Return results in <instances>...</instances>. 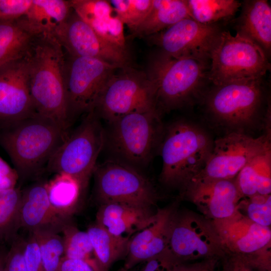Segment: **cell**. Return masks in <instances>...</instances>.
I'll return each instance as SVG.
<instances>
[{
	"label": "cell",
	"mask_w": 271,
	"mask_h": 271,
	"mask_svg": "<svg viewBox=\"0 0 271 271\" xmlns=\"http://www.w3.org/2000/svg\"><path fill=\"white\" fill-rule=\"evenodd\" d=\"M26 57L36 112L67 130L71 121L64 85L63 48L52 35H35Z\"/></svg>",
	"instance_id": "6da1fadb"
},
{
	"label": "cell",
	"mask_w": 271,
	"mask_h": 271,
	"mask_svg": "<svg viewBox=\"0 0 271 271\" xmlns=\"http://www.w3.org/2000/svg\"><path fill=\"white\" fill-rule=\"evenodd\" d=\"M214 140L204 128L179 119L164 128L159 149L162 159L160 180L180 190L204 169Z\"/></svg>",
	"instance_id": "7a4b0ae2"
},
{
	"label": "cell",
	"mask_w": 271,
	"mask_h": 271,
	"mask_svg": "<svg viewBox=\"0 0 271 271\" xmlns=\"http://www.w3.org/2000/svg\"><path fill=\"white\" fill-rule=\"evenodd\" d=\"M209 64L190 56L174 57L160 52L147 74L155 87L157 110L164 112L192 105L207 90Z\"/></svg>",
	"instance_id": "3957f363"
},
{
	"label": "cell",
	"mask_w": 271,
	"mask_h": 271,
	"mask_svg": "<svg viewBox=\"0 0 271 271\" xmlns=\"http://www.w3.org/2000/svg\"><path fill=\"white\" fill-rule=\"evenodd\" d=\"M0 137L18 175L37 172L66 139V130L52 120L35 113L10 123Z\"/></svg>",
	"instance_id": "277c9868"
},
{
	"label": "cell",
	"mask_w": 271,
	"mask_h": 271,
	"mask_svg": "<svg viewBox=\"0 0 271 271\" xmlns=\"http://www.w3.org/2000/svg\"><path fill=\"white\" fill-rule=\"evenodd\" d=\"M262 79L213 85L202 97L207 112L215 122L229 129V131L245 133L246 129L253 128L260 120L265 122Z\"/></svg>",
	"instance_id": "5b68a950"
},
{
	"label": "cell",
	"mask_w": 271,
	"mask_h": 271,
	"mask_svg": "<svg viewBox=\"0 0 271 271\" xmlns=\"http://www.w3.org/2000/svg\"><path fill=\"white\" fill-rule=\"evenodd\" d=\"M108 124L105 146L112 158L139 170L148 166L159 148L164 130L158 111L132 113Z\"/></svg>",
	"instance_id": "8992f818"
},
{
	"label": "cell",
	"mask_w": 271,
	"mask_h": 271,
	"mask_svg": "<svg viewBox=\"0 0 271 271\" xmlns=\"http://www.w3.org/2000/svg\"><path fill=\"white\" fill-rule=\"evenodd\" d=\"M270 69L263 50L248 39L222 30L210 55L208 78L213 85L263 78Z\"/></svg>",
	"instance_id": "52a82bcc"
},
{
	"label": "cell",
	"mask_w": 271,
	"mask_h": 271,
	"mask_svg": "<svg viewBox=\"0 0 271 271\" xmlns=\"http://www.w3.org/2000/svg\"><path fill=\"white\" fill-rule=\"evenodd\" d=\"M154 110H157L153 83L147 74L128 65L111 75L94 109L108 123L128 114Z\"/></svg>",
	"instance_id": "ba28073f"
},
{
	"label": "cell",
	"mask_w": 271,
	"mask_h": 271,
	"mask_svg": "<svg viewBox=\"0 0 271 271\" xmlns=\"http://www.w3.org/2000/svg\"><path fill=\"white\" fill-rule=\"evenodd\" d=\"M105 143V130L100 117L94 110L88 112L50 158L48 168L88 184Z\"/></svg>",
	"instance_id": "9c48e42d"
},
{
	"label": "cell",
	"mask_w": 271,
	"mask_h": 271,
	"mask_svg": "<svg viewBox=\"0 0 271 271\" xmlns=\"http://www.w3.org/2000/svg\"><path fill=\"white\" fill-rule=\"evenodd\" d=\"M94 192L100 204L117 202L144 207L155 205V187L140 170L111 158L94 169Z\"/></svg>",
	"instance_id": "30bf717a"
},
{
	"label": "cell",
	"mask_w": 271,
	"mask_h": 271,
	"mask_svg": "<svg viewBox=\"0 0 271 271\" xmlns=\"http://www.w3.org/2000/svg\"><path fill=\"white\" fill-rule=\"evenodd\" d=\"M63 79L70 120L94 110L98 97L117 65L65 53Z\"/></svg>",
	"instance_id": "8fae6325"
},
{
	"label": "cell",
	"mask_w": 271,
	"mask_h": 271,
	"mask_svg": "<svg viewBox=\"0 0 271 271\" xmlns=\"http://www.w3.org/2000/svg\"><path fill=\"white\" fill-rule=\"evenodd\" d=\"M167 249L179 262L221 259L227 254L211 220L179 208L173 219Z\"/></svg>",
	"instance_id": "7c38bea8"
},
{
	"label": "cell",
	"mask_w": 271,
	"mask_h": 271,
	"mask_svg": "<svg viewBox=\"0 0 271 271\" xmlns=\"http://www.w3.org/2000/svg\"><path fill=\"white\" fill-rule=\"evenodd\" d=\"M270 148V137L265 134L254 138L244 132L229 131L214 140L205 167L195 177L235 179L249 161Z\"/></svg>",
	"instance_id": "4fadbf2b"
},
{
	"label": "cell",
	"mask_w": 271,
	"mask_h": 271,
	"mask_svg": "<svg viewBox=\"0 0 271 271\" xmlns=\"http://www.w3.org/2000/svg\"><path fill=\"white\" fill-rule=\"evenodd\" d=\"M222 31L219 25H204L186 18L150 37L166 55L190 56L209 64L211 53Z\"/></svg>",
	"instance_id": "5bb4252c"
},
{
	"label": "cell",
	"mask_w": 271,
	"mask_h": 271,
	"mask_svg": "<svg viewBox=\"0 0 271 271\" xmlns=\"http://www.w3.org/2000/svg\"><path fill=\"white\" fill-rule=\"evenodd\" d=\"M55 37L69 56L96 58L120 67L128 65L129 58L126 49L116 47L100 37L72 8Z\"/></svg>",
	"instance_id": "9a60e30c"
},
{
	"label": "cell",
	"mask_w": 271,
	"mask_h": 271,
	"mask_svg": "<svg viewBox=\"0 0 271 271\" xmlns=\"http://www.w3.org/2000/svg\"><path fill=\"white\" fill-rule=\"evenodd\" d=\"M211 221L227 253L271 261L270 227L253 222L237 210L228 217Z\"/></svg>",
	"instance_id": "2e32d148"
},
{
	"label": "cell",
	"mask_w": 271,
	"mask_h": 271,
	"mask_svg": "<svg viewBox=\"0 0 271 271\" xmlns=\"http://www.w3.org/2000/svg\"><path fill=\"white\" fill-rule=\"evenodd\" d=\"M242 198L235 179L194 177L180 190L179 199L192 202L202 215L213 220L233 214Z\"/></svg>",
	"instance_id": "e0dca14e"
},
{
	"label": "cell",
	"mask_w": 271,
	"mask_h": 271,
	"mask_svg": "<svg viewBox=\"0 0 271 271\" xmlns=\"http://www.w3.org/2000/svg\"><path fill=\"white\" fill-rule=\"evenodd\" d=\"M35 113L25 55L0 67V120L11 123Z\"/></svg>",
	"instance_id": "ac0fdd59"
},
{
	"label": "cell",
	"mask_w": 271,
	"mask_h": 271,
	"mask_svg": "<svg viewBox=\"0 0 271 271\" xmlns=\"http://www.w3.org/2000/svg\"><path fill=\"white\" fill-rule=\"evenodd\" d=\"M179 200L157 209L153 221L132 237L128 243L124 267L129 270L167 249Z\"/></svg>",
	"instance_id": "d6986e66"
},
{
	"label": "cell",
	"mask_w": 271,
	"mask_h": 271,
	"mask_svg": "<svg viewBox=\"0 0 271 271\" xmlns=\"http://www.w3.org/2000/svg\"><path fill=\"white\" fill-rule=\"evenodd\" d=\"M152 208L117 202L101 204L95 222L111 234L130 240L154 220L156 211Z\"/></svg>",
	"instance_id": "ffe728a7"
},
{
	"label": "cell",
	"mask_w": 271,
	"mask_h": 271,
	"mask_svg": "<svg viewBox=\"0 0 271 271\" xmlns=\"http://www.w3.org/2000/svg\"><path fill=\"white\" fill-rule=\"evenodd\" d=\"M70 221L60 217L52 207L46 184H35L22 192L19 228L29 232L48 230L60 233Z\"/></svg>",
	"instance_id": "44dd1931"
},
{
	"label": "cell",
	"mask_w": 271,
	"mask_h": 271,
	"mask_svg": "<svg viewBox=\"0 0 271 271\" xmlns=\"http://www.w3.org/2000/svg\"><path fill=\"white\" fill-rule=\"evenodd\" d=\"M241 13L235 20L236 34L251 40L269 57L271 50V7L266 0L241 2Z\"/></svg>",
	"instance_id": "7402d4cb"
},
{
	"label": "cell",
	"mask_w": 271,
	"mask_h": 271,
	"mask_svg": "<svg viewBox=\"0 0 271 271\" xmlns=\"http://www.w3.org/2000/svg\"><path fill=\"white\" fill-rule=\"evenodd\" d=\"M88 184L67 174L57 175L46 184L50 203L62 218L71 220L84 203Z\"/></svg>",
	"instance_id": "603a6c76"
},
{
	"label": "cell",
	"mask_w": 271,
	"mask_h": 271,
	"mask_svg": "<svg viewBox=\"0 0 271 271\" xmlns=\"http://www.w3.org/2000/svg\"><path fill=\"white\" fill-rule=\"evenodd\" d=\"M71 10L70 1L32 0L29 9L21 19L34 35L55 37Z\"/></svg>",
	"instance_id": "cb8c5ba5"
},
{
	"label": "cell",
	"mask_w": 271,
	"mask_h": 271,
	"mask_svg": "<svg viewBox=\"0 0 271 271\" xmlns=\"http://www.w3.org/2000/svg\"><path fill=\"white\" fill-rule=\"evenodd\" d=\"M186 18H192L186 0H152L148 15L132 34L151 36Z\"/></svg>",
	"instance_id": "d4e9b609"
},
{
	"label": "cell",
	"mask_w": 271,
	"mask_h": 271,
	"mask_svg": "<svg viewBox=\"0 0 271 271\" xmlns=\"http://www.w3.org/2000/svg\"><path fill=\"white\" fill-rule=\"evenodd\" d=\"M235 183L242 197L271 193V148L253 158L239 172Z\"/></svg>",
	"instance_id": "484cf974"
},
{
	"label": "cell",
	"mask_w": 271,
	"mask_h": 271,
	"mask_svg": "<svg viewBox=\"0 0 271 271\" xmlns=\"http://www.w3.org/2000/svg\"><path fill=\"white\" fill-rule=\"evenodd\" d=\"M34 36L21 18L0 21V67L24 57Z\"/></svg>",
	"instance_id": "4316f807"
},
{
	"label": "cell",
	"mask_w": 271,
	"mask_h": 271,
	"mask_svg": "<svg viewBox=\"0 0 271 271\" xmlns=\"http://www.w3.org/2000/svg\"><path fill=\"white\" fill-rule=\"evenodd\" d=\"M96 258L103 271H109L117 260L126 256L129 240L117 237L96 223L86 231Z\"/></svg>",
	"instance_id": "83f0119b"
},
{
	"label": "cell",
	"mask_w": 271,
	"mask_h": 271,
	"mask_svg": "<svg viewBox=\"0 0 271 271\" xmlns=\"http://www.w3.org/2000/svg\"><path fill=\"white\" fill-rule=\"evenodd\" d=\"M192 19L204 25L231 20L240 9L236 0H186Z\"/></svg>",
	"instance_id": "f1b7e54d"
},
{
	"label": "cell",
	"mask_w": 271,
	"mask_h": 271,
	"mask_svg": "<svg viewBox=\"0 0 271 271\" xmlns=\"http://www.w3.org/2000/svg\"><path fill=\"white\" fill-rule=\"evenodd\" d=\"M61 232L64 245V256L82 260L95 271H103L94 254L87 231L80 230L71 221L67 223Z\"/></svg>",
	"instance_id": "f546056e"
},
{
	"label": "cell",
	"mask_w": 271,
	"mask_h": 271,
	"mask_svg": "<svg viewBox=\"0 0 271 271\" xmlns=\"http://www.w3.org/2000/svg\"><path fill=\"white\" fill-rule=\"evenodd\" d=\"M22 192L18 188L0 190V242L11 243L20 229Z\"/></svg>",
	"instance_id": "4dcf8cb0"
},
{
	"label": "cell",
	"mask_w": 271,
	"mask_h": 271,
	"mask_svg": "<svg viewBox=\"0 0 271 271\" xmlns=\"http://www.w3.org/2000/svg\"><path fill=\"white\" fill-rule=\"evenodd\" d=\"M31 233L38 243L45 271H58L64 253L62 236L59 233L48 230Z\"/></svg>",
	"instance_id": "1f68e13d"
},
{
	"label": "cell",
	"mask_w": 271,
	"mask_h": 271,
	"mask_svg": "<svg viewBox=\"0 0 271 271\" xmlns=\"http://www.w3.org/2000/svg\"><path fill=\"white\" fill-rule=\"evenodd\" d=\"M115 16L134 33L148 15L152 0L109 1Z\"/></svg>",
	"instance_id": "d6a6232c"
},
{
	"label": "cell",
	"mask_w": 271,
	"mask_h": 271,
	"mask_svg": "<svg viewBox=\"0 0 271 271\" xmlns=\"http://www.w3.org/2000/svg\"><path fill=\"white\" fill-rule=\"evenodd\" d=\"M236 210L253 222L264 227L271 225V195L256 194L243 197Z\"/></svg>",
	"instance_id": "836d02e7"
},
{
	"label": "cell",
	"mask_w": 271,
	"mask_h": 271,
	"mask_svg": "<svg viewBox=\"0 0 271 271\" xmlns=\"http://www.w3.org/2000/svg\"><path fill=\"white\" fill-rule=\"evenodd\" d=\"M87 24L105 41L116 47L126 49L124 25L115 15L93 21Z\"/></svg>",
	"instance_id": "e575fe53"
},
{
	"label": "cell",
	"mask_w": 271,
	"mask_h": 271,
	"mask_svg": "<svg viewBox=\"0 0 271 271\" xmlns=\"http://www.w3.org/2000/svg\"><path fill=\"white\" fill-rule=\"evenodd\" d=\"M70 2L74 11L86 23L113 15L114 11L109 1L70 0Z\"/></svg>",
	"instance_id": "d590c367"
},
{
	"label": "cell",
	"mask_w": 271,
	"mask_h": 271,
	"mask_svg": "<svg viewBox=\"0 0 271 271\" xmlns=\"http://www.w3.org/2000/svg\"><path fill=\"white\" fill-rule=\"evenodd\" d=\"M219 271H271V264L250 255L227 253Z\"/></svg>",
	"instance_id": "8d00e7d4"
},
{
	"label": "cell",
	"mask_w": 271,
	"mask_h": 271,
	"mask_svg": "<svg viewBox=\"0 0 271 271\" xmlns=\"http://www.w3.org/2000/svg\"><path fill=\"white\" fill-rule=\"evenodd\" d=\"M25 238L17 235L10 244L5 261L4 271H27L24 250Z\"/></svg>",
	"instance_id": "74e56055"
},
{
	"label": "cell",
	"mask_w": 271,
	"mask_h": 271,
	"mask_svg": "<svg viewBox=\"0 0 271 271\" xmlns=\"http://www.w3.org/2000/svg\"><path fill=\"white\" fill-rule=\"evenodd\" d=\"M29 233L24 250L27 271H45L37 240L33 233Z\"/></svg>",
	"instance_id": "f35d334b"
},
{
	"label": "cell",
	"mask_w": 271,
	"mask_h": 271,
	"mask_svg": "<svg viewBox=\"0 0 271 271\" xmlns=\"http://www.w3.org/2000/svg\"><path fill=\"white\" fill-rule=\"evenodd\" d=\"M32 0H0V21H10L23 17Z\"/></svg>",
	"instance_id": "ab89813d"
},
{
	"label": "cell",
	"mask_w": 271,
	"mask_h": 271,
	"mask_svg": "<svg viewBox=\"0 0 271 271\" xmlns=\"http://www.w3.org/2000/svg\"><path fill=\"white\" fill-rule=\"evenodd\" d=\"M141 271H171L179 262L167 249L146 261Z\"/></svg>",
	"instance_id": "60d3db41"
},
{
	"label": "cell",
	"mask_w": 271,
	"mask_h": 271,
	"mask_svg": "<svg viewBox=\"0 0 271 271\" xmlns=\"http://www.w3.org/2000/svg\"><path fill=\"white\" fill-rule=\"evenodd\" d=\"M18 176L17 171L0 158V190L15 188Z\"/></svg>",
	"instance_id": "b9f144b4"
},
{
	"label": "cell",
	"mask_w": 271,
	"mask_h": 271,
	"mask_svg": "<svg viewBox=\"0 0 271 271\" xmlns=\"http://www.w3.org/2000/svg\"><path fill=\"white\" fill-rule=\"evenodd\" d=\"M58 271H95L88 263L82 260L63 256Z\"/></svg>",
	"instance_id": "7bdbcfd3"
},
{
	"label": "cell",
	"mask_w": 271,
	"mask_h": 271,
	"mask_svg": "<svg viewBox=\"0 0 271 271\" xmlns=\"http://www.w3.org/2000/svg\"><path fill=\"white\" fill-rule=\"evenodd\" d=\"M220 260L215 257L193 261L191 271H217Z\"/></svg>",
	"instance_id": "ee69618b"
},
{
	"label": "cell",
	"mask_w": 271,
	"mask_h": 271,
	"mask_svg": "<svg viewBox=\"0 0 271 271\" xmlns=\"http://www.w3.org/2000/svg\"><path fill=\"white\" fill-rule=\"evenodd\" d=\"M8 249L4 246L0 247V271H4V266Z\"/></svg>",
	"instance_id": "f6af8a7d"
},
{
	"label": "cell",
	"mask_w": 271,
	"mask_h": 271,
	"mask_svg": "<svg viewBox=\"0 0 271 271\" xmlns=\"http://www.w3.org/2000/svg\"><path fill=\"white\" fill-rule=\"evenodd\" d=\"M116 271H129V270L126 269L125 267H124L123 266V267L119 268L118 269H117Z\"/></svg>",
	"instance_id": "bcb514c9"
}]
</instances>
